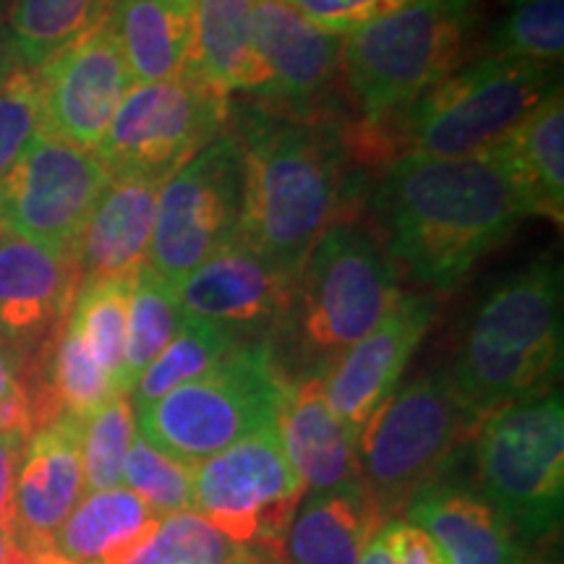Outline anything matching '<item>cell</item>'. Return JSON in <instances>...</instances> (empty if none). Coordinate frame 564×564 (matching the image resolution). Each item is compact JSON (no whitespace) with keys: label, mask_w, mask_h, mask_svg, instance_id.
<instances>
[{"label":"cell","mask_w":564,"mask_h":564,"mask_svg":"<svg viewBox=\"0 0 564 564\" xmlns=\"http://www.w3.org/2000/svg\"><path fill=\"white\" fill-rule=\"evenodd\" d=\"M379 238L398 270L434 293L455 291L533 215L497 147L470 158L403 154L379 181Z\"/></svg>","instance_id":"6da1fadb"},{"label":"cell","mask_w":564,"mask_h":564,"mask_svg":"<svg viewBox=\"0 0 564 564\" xmlns=\"http://www.w3.org/2000/svg\"><path fill=\"white\" fill-rule=\"evenodd\" d=\"M236 137L243 147L238 241L299 278L322 232L350 215V158L340 129L314 118L257 116Z\"/></svg>","instance_id":"7a4b0ae2"},{"label":"cell","mask_w":564,"mask_h":564,"mask_svg":"<svg viewBox=\"0 0 564 564\" xmlns=\"http://www.w3.org/2000/svg\"><path fill=\"white\" fill-rule=\"evenodd\" d=\"M562 369V270L549 253L499 280L465 324L449 384L476 421L554 390Z\"/></svg>","instance_id":"3957f363"},{"label":"cell","mask_w":564,"mask_h":564,"mask_svg":"<svg viewBox=\"0 0 564 564\" xmlns=\"http://www.w3.org/2000/svg\"><path fill=\"white\" fill-rule=\"evenodd\" d=\"M484 0H411L343 34V76L358 126L390 139L398 118L481 51Z\"/></svg>","instance_id":"277c9868"},{"label":"cell","mask_w":564,"mask_h":564,"mask_svg":"<svg viewBox=\"0 0 564 564\" xmlns=\"http://www.w3.org/2000/svg\"><path fill=\"white\" fill-rule=\"evenodd\" d=\"M403 295L400 270L379 232L345 215L322 232L303 262L288 327L295 329L312 371H324L364 340Z\"/></svg>","instance_id":"5b68a950"},{"label":"cell","mask_w":564,"mask_h":564,"mask_svg":"<svg viewBox=\"0 0 564 564\" xmlns=\"http://www.w3.org/2000/svg\"><path fill=\"white\" fill-rule=\"evenodd\" d=\"M560 89L556 66L478 55L398 118V158L455 160L491 150Z\"/></svg>","instance_id":"8992f818"},{"label":"cell","mask_w":564,"mask_h":564,"mask_svg":"<svg viewBox=\"0 0 564 564\" xmlns=\"http://www.w3.org/2000/svg\"><path fill=\"white\" fill-rule=\"evenodd\" d=\"M447 371L398 387L356 436L358 486L382 523L400 520L423 486L440 481L449 457L476 434Z\"/></svg>","instance_id":"52a82bcc"},{"label":"cell","mask_w":564,"mask_h":564,"mask_svg":"<svg viewBox=\"0 0 564 564\" xmlns=\"http://www.w3.org/2000/svg\"><path fill=\"white\" fill-rule=\"evenodd\" d=\"M484 499L520 541L549 539L564 507V400L560 390L486 415L476 434Z\"/></svg>","instance_id":"ba28073f"},{"label":"cell","mask_w":564,"mask_h":564,"mask_svg":"<svg viewBox=\"0 0 564 564\" xmlns=\"http://www.w3.org/2000/svg\"><path fill=\"white\" fill-rule=\"evenodd\" d=\"M282 371L270 340L243 343L209 373L137 411L139 434L175 460L196 465L274 421Z\"/></svg>","instance_id":"9c48e42d"},{"label":"cell","mask_w":564,"mask_h":564,"mask_svg":"<svg viewBox=\"0 0 564 564\" xmlns=\"http://www.w3.org/2000/svg\"><path fill=\"white\" fill-rule=\"evenodd\" d=\"M243 147L225 131L162 183L147 264L178 291L196 267L241 236Z\"/></svg>","instance_id":"30bf717a"},{"label":"cell","mask_w":564,"mask_h":564,"mask_svg":"<svg viewBox=\"0 0 564 564\" xmlns=\"http://www.w3.org/2000/svg\"><path fill=\"white\" fill-rule=\"evenodd\" d=\"M230 97L202 76L137 84L105 131L97 154L110 175H147L165 183L220 133Z\"/></svg>","instance_id":"8fae6325"},{"label":"cell","mask_w":564,"mask_h":564,"mask_svg":"<svg viewBox=\"0 0 564 564\" xmlns=\"http://www.w3.org/2000/svg\"><path fill=\"white\" fill-rule=\"evenodd\" d=\"M303 494L272 421L196 465L192 510L238 546L282 544Z\"/></svg>","instance_id":"7c38bea8"},{"label":"cell","mask_w":564,"mask_h":564,"mask_svg":"<svg viewBox=\"0 0 564 564\" xmlns=\"http://www.w3.org/2000/svg\"><path fill=\"white\" fill-rule=\"evenodd\" d=\"M110 173L95 150L42 129L0 183V230L74 253Z\"/></svg>","instance_id":"4fadbf2b"},{"label":"cell","mask_w":564,"mask_h":564,"mask_svg":"<svg viewBox=\"0 0 564 564\" xmlns=\"http://www.w3.org/2000/svg\"><path fill=\"white\" fill-rule=\"evenodd\" d=\"M79 285L74 253L0 230V337L21 358L30 382L40 379Z\"/></svg>","instance_id":"5bb4252c"},{"label":"cell","mask_w":564,"mask_h":564,"mask_svg":"<svg viewBox=\"0 0 564 564\" xmlns=\"http://www.w3.org/2000/svg\"><path fill=\"white\" fill-rule=\"evenodd\" d=\"M37 79L45 129L95 152L123 97L137 87L108 17L42 63Z\"/></svg>","instance_id":"9a60e30c"},{"label":"cell","mask_w":564,"mask_h":564,"mask_svg":"<svg viewBox=\"0 0 564 564\" xmlns=\"http://www.w3.org/2000/svg\"><path fill=\"white\" fill-rule=\"evenodd\" d=\"M295 282L243 241L217 251L178 285L183 316L223 324L243 340H270L288 327Z\"/></svg>","instance_id":"2e32d148"},{"label":"cell","mask_w":564,"mask_h":564,"mask_svg":"<svg viewBox=\"0 0 564 564\" xmlns=\"http://www.w3.org/2000/svg\"><path fill=\"white\" fill-rule=\"evenodd\" d=\"M434 295L405 293L364 340L340 352L322 371L324 398L352 436L398 390L408 361L436 319Z\"/></svg>","instance_id":"e0dca14e"},{"label":"cell","mask_w":564,"mask_h":564,"mask_svg":"<svg viewBox=\"0 0 564 564\" xmlns=\"http://www.w3.org/2000/svg\"><path fill=\"white\" fill-rule=\"evenodd\" d=\"M251 40L270 74L264 97L288 116L319 108L343 74V34L316 26L288 0H251Z\"/></svg>","instance_id":"ac0fdd59"},{"label":"cell","mask_w":564,"mask_h":564,"mask_svg":"<svg viewBox=\"0 0 564 564\" xmlns=\"http://www.w3.org/2000/svg\"><path fill=\"white\" fill-rule=\"evenodd\" d=\"M82 497V421L61 415L37 429L21 449L11 523L21 552L53 549L55 535Z\"/></svg>","instance_id":"d6986e66"},{"label":"cell","mask_w":564,"mask_h":564,"mask_svg":"<svg viewBox=\"0 0 564 564\" xmlns=\"http://www.w3.org/2000/svg\"><path fill=\"white\" fill-rule=\"evenodd\" d=\"M274 426L303 491L358 484L356 436L337 421L324 398L322 371L282 377Z\"/></svg>","instance_id":"ffe728a7"},{"label":"cell","mask_w":564,"mask_h":564,"mask_svg":"<svg viewBox=\"0 0 564 564\" xmlns=\"http://www.w3.org/2000/svg\"><path fill=\"white\" fill-rule=\"evenodd\" d=\"M162 181L110 175L74 249L82 282L133 280L150 259Z\"/></svg>","instance_id":"44dd1931"},{"label":"cell","mask_w":564,"mask_h":564,"mask_svg":"<svg viewBox=\"0 0 564 564\" xmlns=\"http://www.w3.org/2000/svg\"><path fill=\"white\" fill-rule=\"evenodd\" d=\"M408 523L432 535L447 564H531L523 541L484 497L434 481L405 507Z\"/></svg>","instance_id":"7402d4cb"},{"label":"cell","mask_w":564,"mask_h":564,"mask_svg":"<svg viewBox=\"0 0 564 564\" xmlns=\"http://www.w3.org/2000/svg\"><path fill=\"white\" fill-rule=\"evenodd\" d=\"M108 19L137 84L194 74V0H121Z\"/></svg>","instance_id":"603a6c76"},{"label":"cell","mask_w":564,"mask_h":564,"mask_svg":"<svg viewBox=\"0 0 564 564\" xmlns=\"http://www.w3.org/2000/svg\"><path fill=\"white\" fill-rule=\"evenodd\" d=\"M382 525L358 484L306 491L295 507L282 549L291 564H358L366 541Z\"/></svg>","instance_id":"cb8c5ba5"},{"label":"cell","mask_w":564,"mask_h":564,"mask_svg":"<svg viewBox=\"0 0 564 564\" xmlns=\"http://www.w3.org/2000/svg\"><path fill=\"white\" fill-rule=\"evenodd\" d=\"M154 525L158 518L126 486L87 491L61 525L53 549L76 564H129Z\"/></svg>","instance_id":"d4e9b609"},{"label":"cell","mask_w":564,"mask_h":564,"mask_svg":"<svg viewBox=\"0 0 564 564\" xmlns=\"http://www.w3.org/2000/svg\"><path fill=\"white\" fill-rule=\"evenodd\" d=\"M194 74L228 97L270 91L251 40V0H194Z\"/></svg>","instance_id":"484cf974"},{"label":"cell","mask_w":564,"mask_h":564,"mask_svg":"<svg viewBox=\"0 0 564 564\" xmlns=\"http://www.w3.org/2000/svg\"><path fill=\"white\" fill-rule=\"evenodd\" d=\"M502 154L533 215L564 217V100L562 89L546 97L523 123L494 144Z\"/></svg>","instance_id":"4316f807"},{"label":"cell","mask_w":564,"mask_h":564,"mask_svg":"<svg viewBox=\"0 0 564 564\" xmlns=\"http://www.w3.org/2000/svg\"><path fill=\"white\" fill-rule=\"evenodd\" d=\"M105 17V0H6L11 58L37 70Z\"/></svg>","instance_id":"83f0119b"},{"label":"cell","mask_w":564,"mask_h":564,"mask_svg":"<svg viewBox=\"0 0 564 564\" xmlns=\"http://www.w3.org/2000/svg\"><path fill=\"white\" fill-rule=\"evenodd\" d=\"M243 343L249 340H243L241 335L223 327V324L183 316L173 340L165 345V350H162L160 356L139 373L137 382H133L129 392L133 413L158 403L160 398H165V394L175 390V387L194 382V379L209 373L215 366H220L230 352L241 348Z\"/></svg>","instance_id":"f1b7e54d"},{"label":"cell","mask_w":564,"mask_h":564,"mask_svg":"<svg viewBox=\"0 0 564 564\" xmlns=\"http://www.w3.org/2000/svg\"><path fill=\"white\" fill-rule=\"evenodd\" d=\"M183 322L178 291L144 264L133 278L126 316V358L121 392L129 394L139 373L165 350Z\"/></svg>","instance_id":"f546056e"},{"label":"cell","mask_w":564,"mask_h":564,"mask_svg":"<svg viewBox=\"0 0 564 564\" xmlns=\"http://www.w3.org/2000/svg\"><path fill=\"white\" fill-rule=\"evenodd\" d=\"M42 390L58 415H70L76 421H84L110 398L121 394L68 319L42 364Z\"/></svg>","instance_id":"4dcf8cb0"},{"label":"cell","mask_w":564,"mask_h":564,"mask_svg":"<svg viewBox=\"0 0 564 564\" xmlns=\"http://www.w3.org/2000/svg\"><path fill=\"white\" fill-rule=\"evenodd\" d=\"M562 51L564 0H512L505 17L484 34L478 55L560 68Z\"/></svg>","instance_id":"1f68e13d"},{"label":"cell","mask_w":564,"mask_h":564,"mask_svg":"<svg viewBox=\"0 0 564 564\" xmlns=\"http://www.w3.org/2000/svg\"><path fill=\"white\" fill-rule=\"evenodd\" d=\"M133 280H87L79 285L68 322L87 343L97 364L110 373L121 392L126 358V316ZM123 394V392H121Z\"/></svg>","instance_id":"d6a6232c"},{"label":"cell","mask_w":564,"mask_h":564,"mask_svg":"<svg viewBox=\"0 0 564 564\" xmlns=\"http://www.w3.org/2000/svg\"><path fill=\"white\" fill-rule=\"evenodd\" d=\"M246 560L249 549L232 544L199 512L186 510L160 518L129 564H246Z\"/></svg>","instance_id":"836d02e7"},{"label":"cell","mask_w":564,"mask_h":564,"mask_svg":"<svg viewBox=\"0 0 564 564\" xmlns=\"http://www.w3.org/2000/svg\"><path fill=\"white\" fill-rule=\"evenodd\" d=\"M137 434V413L129 394H116L82 421L84 491H105L123 484V463Z\"/></svg>","instance_id":"e575fe53"},{"label":"cell","mask_w":564,"mask_h":564,"mask_svg":"<svg viewBox=\"0 0 564 564\" xmlns=\"http://www.w3.org/2000/svg\"><path fill=\"white\" fill-rule=\"evenodd\" d=\"M123 484L126 489L137 494L141 502L147 505V510L158 520L167 518V514L192 510V465L162 453L139 432L133 434L129 455H126Z\"/></svg>","instance_id":"d590c367"},{"label":"cell","mask_w":564,"mask_h":564,"mask_svg":"<svg viewBox=\"0 0 564 564\" xmlns=\"http://www.w3.org/2000/svg\"><path fill=\"white\" fill-rule=\"evenodd\" d=\"M45 129L37 70L13 66L0 79V183Z\"/></svg>","instance_id":"8d00e7d4"},{"label":"cell","mask_w":564,"mask_h":564,"mask_svg":"<svg viewBox=\"0 0 564 564\" xmlns=\"http://www.w3.org/2000/svg\"><path fill=\"white\" fill-rule=\"evenodd\" d=\"M37 429V403L24 364L0 337V436L26 442Z\"/></svg>","instance_id":"74e56055"},{"label":"cell","mask_w":564,"mask_h":564,"mask_svg":"<svg viewBox=\"0 0 564 564\" xmlns=\"http://www.w3.org/2000/svg\"><path fill=\"white\" fill-rule=\"evenodd\" d=\"M288 3L322 30L348 34L387 17V13L403 9L411 0H288Z\"/></svg>","instance_id":"f35d334b"},{"label":"cell","mask_w":564,"mask_h":564,"mask_svg":"<svg viewBox=\"0 0 564 564\" xmlns=\"http://www.w3.org/2000/svg\"><path fill=\"white\" fill-rule=\"evenodd\" d=\"M384 528L394 564H447L432 535L421 531L419 525L408 523V520H390Z\"/></svg>","instance_id":"ab89813d"},{"label":"cell","mask_w":564,"mask_h":564,"mask_svg":"<svg viewBox=\"0 0 564 564\" xmlns=\"http://www.w3.org/2000/svg\"><path fill=\"white\" fill-rule=\"evenodd\" d=\"M26 442L0 436V528L11 531L13 523V484H17V468L21 449Z\"/></svg>","instance_id":"60d3db41"},{"label":"cell","mask_w":564,"mask_h":564,"mask_svg":"<svg viewBox=\"0 0 564 564\" xmlns=\"http://www.w3.org/2000/svg\"><path fill=\"white\" fill-rule=\"evenodd\" d=\"M358 564H394L392 554H390V544H387V528L382 525L377 533L366 541L361 560Z\"/></svg>","instance_id":"b9f144b4"},{"label":"cell","mask_w":564,"mask_h":564,"mask_svg":"<svg viewBox=\"0 0 564 564\" xmlns=\"http://www.w3.org/2000/svg\"><path fill=\"white\" fill-rule=\"evenodd\" d=\"M0 564H30V556L21 552L11 531H3V528H0Z\"/></svg>","instance_id":"7bdbcfd3"},{"label":"cell","mask_w":564,"mask_h":564,"mask_svg":"<svg viewBox=\"0 0 564 564\" xmlns=\"http://www.w3.org/2000/svg\"><path fill=\"white\" fill-rule=\"evenodd\" d=\"M13 66L11 47H9V30H6V0H0V79L9 74Z\"/></svg>","instance_id":"ee69618b"},{"label":"cell","mask_w":564,"mask_h":564,"mask_svg":"<svg viewBox=\"0 0 564 564\" xmlns=\"http://www.w3.org/2000/svg\"><path fill=\"white\" fill-rule=\"evenodd\" d=\"M26 556H30V564H76L68 556L55 552V549H42V552H32Z\"/></svg>","instance_id":"f6af8a7d"},{"label":"cell","mask_w":564,"mask_h":564,"mask_svg":"<svg viewBox=\"0 0 564 564\" xmlns=\"http://www.w3.org/2000/svg\"><path fill=\"white\" fill-rule=\"evenodd\" d=\"M116 3H121V0H105V6H108V11H110Z\"/></svg>","instance_id":"bcb514c9"},{"label":"cell","mask_w":564,"mask_h":564,"mask_svg":"<svg viewBox=\"0 0 564 564\" xmlns=\"http://www.w3.org/2000/svg\"><path fill=\"white\" fill-rule=\"evenodd\" d=\"M505 3H512V0H505Z\"/></svg>","instance_id":"7dc6e473"},{"label":"cell","mask_w":564,"mask_h":564,"mask_svg":"<svg viewBox=\"0 0 564 564\" xmlns=\"http://www.w3.org/2000/svg\"><path fill=\"white\" fill-rule=\"evenodd\" d=\"M531 564H541V562H531Z\"/></svg>","instance_id":"c3c4849f"}]
</instances>
